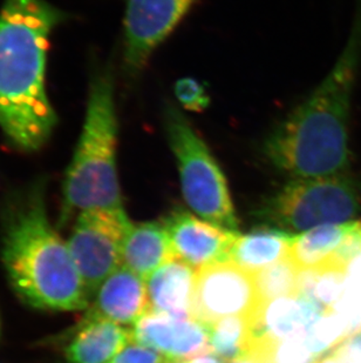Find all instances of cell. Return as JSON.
<instances>
[{
  "label": "cell",
  "instance_id": "obj_1",
  "mask_svg": "<svg viewBox=\"0 0 361 363\" xmlns=\"http://www.w3.org/2000/svg\"><path fill=\"white\" fill-rule=\"evenodd\" d=\"M361 60V6L344 50L317 89L263 143L266 160L290 178L350 172L352 98Z\"/></svg>",
  "mask_w": 361,
  "mask_h": 363
},
{
  "label": "cell",
  "instance_id": "obj_2",
  "mask_svg": "<svg viewBox=\"0 0 361 363\" xmlns=\"http://www.w3.org/2000/svg\"><path fill=\"white\" fill-rule=\"evenodd\" d=\"M67 18L47 0H4L0 9V128L14 147H44L58 117L46 89L50 38Z\"/></svg>",
  "mask_w": 361,
  "mask_h": 363
},
{
  "label": "cell",
  "instance_id": "obj_3",
  "mask_svg": "<svg viewBox=\"0 0 361 363\" xmlns=\"http://www.w3.org/2000/svg\"><path fill=\"white\" fill-rule=\"evenodd\" d=\"M44 179L19 189L3 214L1 257L14 291L38 309L78 312L89 298L67 242L48 219Z\"/></svg>",
  "mask_w": 361,
  "mask_h": 363
},
{
  "label": "cell",
  "instance_id": "obj_4",
  "mask_svg": "<svg viewBox=\"0 0 361 363\" xmlns=\"http://www.w3.org/2000/svg\"><path fill=\"white\" fill-rule=\"evenodd\" d=\"M115 84L112 69L94 73L85 121L62 182L60 223L91 209L123 208L119 172Z\"/></svg>",
  "mask_w": 361,
  "mask_h": 363
},
{
  "label": "cell",
  "instance_id": "obj_5",
  "mask_svg": "<svg viewBox=\"0 0 361 363\" xmlns=\"http://www.w3.org/2000/svg\"><path fill=\"white\" fill-rule=\"evenodd\" d=\"M164 126L187 205L198 218L237 232L239 220L228 182L208 145L175 104H166Z\"/></svg>",
  "mask_w": 361,
  "mask_h": 363
},
{
  "label": "cell",
  "instance_id": "obj_6",
  "mask_svg": "<svg viewBox=\"0 0 361 363\" xmlns=\"http://www.w3.org/2000/svg\"><path fill=\"white\" fill-rule=\"evenodd\" d=\"M361 211L360 182L350 173L291 178L263 201L258 216L290 233L351 223Z\"/></svg>",
  "mask_w": 361,
  "mask_h": 363
},
{
  "label": "cell",
  "instance_id": "obj_7",
  "mask_svg": "<svg viewBox=\"0 0 361 363\" xmlns=\"http://www.w3.org/2000/svg\"><path fill=\"white\" fill-rule=\"evenodd\" d=\"M132 225L123 208L91 209L75 218L66 242L89 303L101 284L122 266L123 241Z\"/></svg>",
  "mask_w": 361,
  "mask_h": 363
},
{
  "label": "cell",
  "instance_id": "obj_8",
  "mask_svg": "<svg viewBox=\"0 0 361 363\" xmlns=\"http://www.w3.org/2000/svg\"><path fill=\"white\" fill-rule=\"evenodd\" d=\"M122 66L139 76L154 52L183 21L196 0H125Z\"/></svg>",
  "mask_w": 361,
  "mask_h": 363
},
{
  "label": "cell",
  "instance_id": "obj_9",
  "mask_svg": "<svg viewBox=\"0 0 361 363\" xmlns=\"http://www.w3.org/2000/svg\"><path fill=\"white\" fill-rule=\"evenodd\" d=\"M253 275L230 261L197 271L191 315L212 325L229 316H251L260 307Z\"/></svg>",
  "mask_w": 361,
  "mask_h": 363
},
{
  "label": "cell",
  "instance_id": "obj_10",
  "mask_svg": "<svg viewBox=\"0 0 361 363\" xmlns=\"http://www.w3.org/2000/svg\"><path fill=\"white\" fill-rule=\"evenodd\" d=\"M133 342L156 350L173 363L210 352V325L164 313L148 312L132 327Z\"/></svg>",
  "mask_w": 361,
  "mask_h": 363
},
{
  "label": "cell",
  "instance_id": "obj_11",
  "mask_svg": "<svg viewBox=\"0 0 361 363\" xmlns=\"http://www.w3.org/2000/svg\"><path fill=\"white\" fill-rule=\"evenodd\" d=\"M175 257L196 271L227 262L239 233L225 230L193 216L183 209L171 213L162 221Z\"/></svg>",
  "mask_w": 361,
  "mask_h": 363
},
{
  "label": "cell",
  "instance_id": "obj_12",
  "mask_svg": "<svg viewBox=\"0 0 361 363\" xmlns=\"http://www.w3.org/2000/svg\"><path fill=\"white\" fill-rule=\"evenodd\" d=\"M86 311L85 319H103L133 327L150 312L147 282L120 266L101 284Z\"/></svg>",
  "mask_w": 361,
  "mask_h": 363
},
{
  "label": "cell",
  "instance_id": "obj_13",
  "mask_svg": "<svg viewBox=\"0 0 361 363\" xmlns=\"http://www.w3.org/2000/svg\"><path fill=\"white\" fill-rule=\"evenodd\" d=\"M324 313L321 306L299 294L263 303L250 318V350L305 333Z\"/></svg>",
  "mask_w": 361,
  "mask_h": 363
},
{
  "label": "cell",
  "instance_id": "obj_14",
  "mask_svg": "<svg viewBox=\"0 0 361 363\" xmlns=\"http://www.w3.org/2000/svg\"><path fill=\"white\" fill-rule=\"evenodd\" d=\"M196 275L197 271L180 259H173L157 268L146 280L150 312L193 318Z\"/></svg>",
  "mask_w": 361,
  "mask_h": 363
},
{
  "label": "cell",
  "instance_id": "obj_15",
  "mask_svg": "<svg viewBox=\"0 0 361 363\" xmlns=\"http://www.w3.org/2000/svg\"><path fill=\"white\" fill-rule=\"evenodd\" d=\"M133 343V333L125 325L103 319H85L66 347L69 363H108Z\"/></svg>",
  "mask_w": 361,
  "mask_h": 363
},
{
  "label": "cell",
  "instance_id": "obj_16",
  "mask_svg": "<svg viewBox=\"0 0 361 363\" xmlns=\"http://www.w3.org/2000/svg\"><path fill=\"white\" fill-rule=\"evenodd\" d=\"M176 259L164 223L132 225L122 246V266L147 280L157 268Z\"/></svg>",
  "mask_w": 361,
  "mask_h": 363
},
{
  "label": "cell",
  "instance_id": "obj_17",
  "mask_svg": "<svg viewBox=\"0 0 361 363\" xmlns=\"http://www.w3.org/2000/svg\"><path fill=\"white\" fill-rule=\"evenodd\" d=\"M294 234L277 227H260L246 235H239L232 245L229 260L255 274L290 255Z\"/></svg>",
  "mask_w": 361,
  "mask_h": 363
},
{
  "label": "cell",
  "instance_id": "obj_18",
  "mask_svg": "<svg viewBox=\"0 0 361 363\" xmlns=\"http://www.w3.org/2000/svg\"><path fill=\"white\" fill-rule=\"evenodd\" d=\"M357 221L316 227L294 237L290 257L302 269L326 264L355 228Z\"/></svg>",
  "mask_w": 361,
  "mask_h": 363
},
{
  "label": "cell",
  "instance_id": "obj_19",
  "mask_svg": "<svg viewBox=\"0 0 361 363\" xmlns=\"http://www.w3.org/2000/svg\"><path fill=\"white\" fill-rule=\"evenodd\" d=\"M346 267L328 261L314 268L299 271L297 294L303 295L328 312L345 289Z\"/></svg>",
  "mask_w": 361,
  "mask_h": 363
},
{
  "label": "cell",
  "instance_id": "obj_20",
  "mask_svg": "<svg viewBox=\"0 0 361 363\" xmlns=\"http://www.w3.org/2000/svg\"><path fill=\"white\" fill-rule=\"evenodd\" d=\"M251 325L248 316H229L210 325V352L224 362L249 353Z\"/></svg>",
  "mask_w": 361,
  "mask_h": 363
},
{
  "label": "cell",
  "instance_id": "obj_21",
  "mask_svg": "<svg viewBox=\"0 0 361 363\" xmlns=\"http://www.w3.org/2000/svg\"><path fill=\"white\" fill-rule=\"evenodd\" d=\"M253 275L262 305L276 298L297 294L299 268L290 255Z\"/></svg>",
  "mask_w": 361,
  "mask_h": 363
},
{
  "label": "cell",
  "instance_id": "obj_22",
  "mask_svg": "<svg viewBox=\"0 0 361 363\" xmlns=\"http://www.w3.org/2000/svg\"><path fill=\"white\" fill-rule=\"evenodd\" d=\"M305 337L314 355L321 359L333 347H339L348 340V329L337 313L328 311L307 329Z\"/></svg>",
  "mask_w": 361,
  "mask_h": 363
},
{
  "label": "cell",
  "instance_id": "obj_23",
  "mask_svg": "<svg viewBox=\"0 0 361 363\" xmlns=\"http://www.w3.org/2000/svg\"><path fill=\"white\" fill-rule=\"evenodd\" d=\"M305 333L278 342L253 347L250 350L255 352L263 363H316L319 357L307 345Z\"/></svg>",
  "mask_w": 361,
  "mask_h": 363
},
{
  "label": "cell",
  "instance_id": "obj_24",
  "mask_svg": "<svg viewBox=\"0 0 361 363\" xmlns=\"http://www.w3.org/2000/svg\"><path fill=\"white\" fill-rule=\"evenodd\" d=\"M175 96L185 110L193 112H201L207 108L210 103L205 86L191 78H184L176 82Z\"/></svg>",
  "mask_w": 361,
  "mask_h": 363
},
{
  "label": "cell",
  "instance_id": "obj_25",
  "mask_svg": "<svg viewBox=\"0 0 361 363\" xmlns=\"http://www.w3.org/2000/svg\"><path fill=\"white\" fill-rule=\"evenodd\" d=\"M108 363H173L156 350L139 343H130Z\"/></svg>",
  "mask_w": 361,
  "mask_h": 363
},
{
  "label": "cell",
  "instance_id": "obj_26",
  "mask_svg": "<svg viewBox=\"0 0 361 363\" xmlns=\"http://www.w3.org/2000/svg\"><path fill=\"white\" fill-rule=\"evenodd\" d=\"M345 289L361 296V253L352 259L346 267Z\"/></svg>",
  "mask_w": 361,
  "mask_h": 363
},
{
  "label": "cell",
  "instance_id": "obj_27",
  "mask_svg": "<svg viewBox=\"0 0 361 363\" xmlns=\"http://www.w3.org/2000/svg\"><path fill=\"white\" fill-rule=\"evenodd\" d=\"M338 350L345 363H361V333L341 343Z\"/></svg>",
  "mask_w": 361,
  "mask_h": 363
},
{
  "label": "cell",
  "instance_id": "obj_28",
  "mask_svg": "<svg viewBox=\"0 0 361 363\" xmlns=\"http://www.w3.org/2000/svg\"><path fill=\"white\" fill-rule=\"evenodd\" d=\"M182 363H225L224 361L221 360L219 357H216L214 354H203L200 357H194L191 360L184 361Z\"/></svg>",
  "mask_w": 361,
  "mask_h": 363
},
{
  "label": "cell",
  "instance_id": "obj_29",
  "mask_svg": "<svg viewBox=\"0 0 361 363\" xmlns=\"http://www.w3.org/2000/svg\"><path fill=\"white\" fill-rule=\"evenodd\" d=\"M316 363H345L344 359L339 353V350H333L332 353L327 354L326 357H321Z\"/></svg>",
  "mask_w": 361,
  "mask_h": 363
},
{
  "label": "cell",
  "instance_id": "obj_30",
  "mask_svg": "<svg viewBox=\"0 0 361 363\" xmlns=\"http://www.w3.org/2000/svg\"><path fill=\"white\" fill-rule=\"evenodd\" d=\"M229 363H263L262 360H260V357L255 353V352H251L250 350L249 353H246V355H243V357H239V359H236V360L231 361V362Z\"/></svg>",
  "mask_w": 361,
  "mask_h": 363
}]
</instances>
